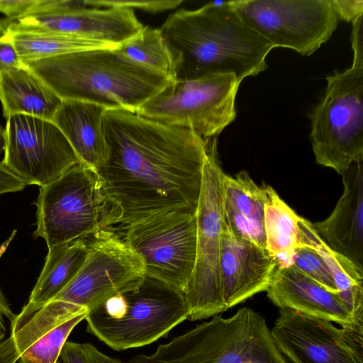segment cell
<instances>
[{"label":"cell","instance_id":"cell-25","mask_svg":"<svg viewBox=\"0 0 363 363\" xmlns=\"http://www.w3.org/2000/svg\"><path fill=\"white\" fill-rule=\"evenodd\" d=\"M118 49L130 59L175 80L173 57L159 28L144 26Z\"/></svg>","mask_w":363,"mask_h":363},{"label":"cell","instance_id":"cell-24","mask_svg":"<svg viewBox=\"0 0 363 363\" xmlns=\"http://www.w3.org/2000/svg\"><path fill=\"white\" fill-rule=\"evenodd\" d=\"M266 194L264 225L266 250L277 263V268L294 265L298 247V221L300 218L270 186L263 184Z\"/></svg>","mask_w":363,"mask_h":363},{"label":"cell","instance_id":"cell-35","mask_svg":"<svg viewBox=\"0 0 363 363\" xmlns=\"http://www.w3.org/2000/svg\"><path fill=\"white\" fill-rule=\"evenodd\" d=\"M362 18L363 16H360L352 22L351 43L354 52L352 63L358 65H363Z\"/></svg>","mask_w":363,"mask_h":363},{"label":"cell","instance_id":"cell-19","mask_svg":"<svg viewBox=\"0 0 363 363\" xmlns=\"http://www.w3.org/2000/svg\"><path fill=\"white\" fill-rule=\"evenodd\" d=\"M106 110L94 103L62 100L52 119L68 140L79 162L95 171L107 156L103 130Z\"/></svg>","mask_w":363,"mask_h":363},{"label":"cell","instance_id":"cell-7","mask_svg":"<svg viewBox=\"0 0 363 363\" xmlns=\"http://www.w3.org/2000/svg\"><path fill=\"white\" fill-rule=\"evenodd\" d=\"M324 96L310 113L317 164L342 175L363 160V65L326 77Z\"/></svg>","mask_w":363,"mask_h":363},{"label":"cell","instance_id":"cell-26","mask_svg":"<svg viewBox=\"0 0 363 363\" xmlns=\"http://www.w3.org/2000/svg\"><path fill=\"white\" fill-rule=\"evenodd\" d=\"M223 186L225 202L238 213L264 221L266 194L263 185L258 186L246 171L235 177L224 174Z\"/></svg>","mask_w":363,"mask_h":363},{"label":"cell","instance_id":"cell-34","mask_svg":"<svg viewBox=\"0 0 363 363\" xmlns=\"http://www.w3.org/2000/svg\"><path fill=\"white\" fill-rule=\"evenodd\" d=\"M18 52L11 42L0 39V72L23 67Z\"/></svg>","mask_w":363,"mask_h":363},{"label":"cell","instance_id":"cell-32","mask_svg":"<svg viewBox=\"0 0 363 363\" xmlns=\"http://www.w3.org/2000/svg\"><path fill=\"white\" fill-rule=\"evenodd\" d=\"M4 129L0 125V155L4 151ZM26 184L0 162V195L22 191Z\"/></svg>","mask_w":363,"mask_h":363},{"label":"cell","instance_id":"cell-12","mask_svg":"<svg viewBox=\"0 0 363 363\" xmlns=\"http://www.w3.org/2000/svg\"><path fill=\"white\" fill-rule=\"evenodd\" d=\"M241 19L274 48L309 56L328 41L339 18L331 0H237Z\"/></svg>","mask_w":363,"mask_h":363},{"label":"cell","instance_id":"cell-14","mask_svg":"<svg viewBox=\"0 0 363 363\" xmlns=\"http://www.w3.org/2000/svg\"><path fill=\"white\" fill-rule=\"evenodd\" d=\"M270 332L291 363H363V328L340 329L329 320L279 308Z\"/></svg>","mask_w":363,"mask_h":363},{"label":"cell","instance_id":"cell-22","mask_svg":"<svg viewBox=\"0 0 363 363\" xmlns=\"http://www.w3.org/2000/svg\"><path fill=\"white\" fill-rule=\"evenodd\" d=\"M298 230V247H311L321 257L332 273L340 299L355 323L363 325V273L350 259L331 249L306 219L299 218Z\"/></svg>","mask_w":363,"mask_h":363},{"label":"cell","instance_id":"cell-16","mask_svg":"<svg viewBox=\"0 0 363 363\" xmlns=\"http://www.w3.org/2000/svg\"><path fill=\"white\" fill-rule=\"evenodd\" d=\"M277 269L268 251L235 236L224 221L221 231L219 274L226 311L266 291Z\"/></svg>","mask_w":363,"mask_h":363},{"label":"cell","instance_id":"cell-8","mask_svg":"<svg viewBox=\"0 0 363 363\" xmlns=\"http://www.w3.org/2000/svg\"><path fill=\"white\" fill-rule=\"evenodd\" d=\"M224 172L218 158L217 140H207L201 193L196 212V255L192 276L184 292L190 320H199L226 311L219 274L224 217Z\"/></svg>","mask_w":363,"mask_h":363},{"label":"cell","instance_id":"cell-36","mask_svg":"<svg viewBox=\"0 0 363 363\" xmlns=\"http://www.w3.org/2000/svg\"><path fill=\"white\" fill-rule=\"evenodd\" d=\"M15 316L0 288V323L4 324L5 318L11 323Z\"/></svg>","mask_w":363,"mask_h":363},{"label":"cell","instance_id":"cell-31","mask_svg":"<svg viewBox=\"0 0 363 363\" xmlns=\"http://www.w3.org/2000/svg\"><path fill=\"white\" fill-rule=\"evenodd\" d=\"M37 0H0V11L7 18L6 24L28 16Z\"/></svg>","mask_w":363,"mask_h":363},{"label":"cell","instance_id":"cell-21","mask_svg":"<svg viewBox=\"0 0 363 363\" xmlns=\"http://www.w3.org/2000/svg\"><path fill=\"white\" fill-rule=\"evenodd\" d=\"M87 254L86 239H77L48 248L44 266L28 301L12 322L26 318L53 299L76 276Z\"/></svg>","mask_w":363,"mask_h":363},{"label":"cell","instance_id":"cell-30","mask_svg":"<svg viewBox=\"0 0 363 363\" xmlns=\"http://www.w3.org/2000/svg\"><path fill=\"white\" fill-rule=\"evenodd\" d=\"M183 2L184 0H84L86 6L138 9L151 13L174 9Z\"/></svg>","mask_w":363,"mask_h":363},{"label":"cell","instance_id":"cell-20","mask_svg":"<svg viewBox=\"0 0 363 363\" xmlns=\"http://www.w3.org/2000/svg\"><path fill=\"white\" fill-rule=\"evenodd\" d=\"M4 118L28 115L52 121L62 100L25 65L0 72Z\"/></svg>","mask_w":363,"mask_h":363},{"label":"cell","instance_id":"cell-29","mask_svg":"<svg viewBox=\"0 0 363 363\" xmlns=\"http://www.w3.org/2000/svg\"><path fill=\"white\" fill-rule=\"evenodd\" d=\"M60 357L62 363H123L102 353L91 343L68 341L65 343Z\"/></svg>","mask_w":363,"mask_h":363},{"label":"cell","instance_id":"cell-27","mask_svg":"<svg viewBox=\"0 0 363 363\" xmlns=\"http://www.w3.org/2000/svg\"><path fill=\"white\" fill-rule=\"evenodd\" d=\"M294 265L326 290L338 295L330 269L314 250L306 246L297 247L294 252Z\"/></svg>","mask_w":363,"mask_h":363},{"label":"cell","instance_id":"cell-2","mask_svg":"<svg viewBox=\"0 0 363 363\" xmlns=\"http://www.w3.org/2000/svg\"><path fill=\"white\" fill-rule=\"evenodd\" d=\"M159 29L173 57L174 81L233 74L241 82L267 69L274 48L241 19L230 1L181 9Z\"/></svg>","mask_w":363,"mask_h":363},{"label":"cell","instance_id":"cell-17","mask_svg":"<svg viewBox=\"0 0 363 363\" xmlns=\"http://www.w3.org/2000/svg\"><path fill=\"white\" fill-rule=\"evenodd\" d=\"M344 191L331 214L313 226L333 250L363 273V160L342 175Z\"/></svg>","mask_w":363,"mask_h":363},{"label":"cell","instance_id":"cell-1","mask_svg":"<svg viewBox=\"0 0 363 363\" xmlns=\"http://www.w3.org/2000/svg\"><path fill=\"white\" fill-rule=\"evenodd\" d=\"M107 156L96 172L119 226L165 213H196L207 139L124 109L103 118Z\"/></svg>","mask_w":363,"mask_h":363},{"label":"cell","instance_id":"cell-38","mask_svg":"<svg viewBox=\"0 0 363 363\" xmlns=\"http://www.w3.org/2000/svg\"><path fill=\"white\" fill-rule=\"evenodd\" d=\"M6 332V328L4 326V324L0 323V342L3 340L5 333Z\"/></svg>","mask_w":363,"mask_h":363},{"label":"cell","instance_id":"cell-9","mask_svg":"<svg viewBox=\"0 0 363 363\" xmlns=\"http://www.w3.org/2000/svg\"><path fill=\"white\" fill-rule=\"evenodd\" d=\"M240 84L233 74L173 81L135 113L160 123L189 129L205 140L216 138L235 118Z\"/></svg>","mask_w":363,"mask_h":363},{"label":"cell","instance_id":"cell-33","mask_svg":"<svg viewBox=\"0 0 363 363\" xmlns=\"http://www.w3.org/2000/svg\"><path fill=\"white\" fill-rule=\"evenodd\" d=\"M337 17L347 22H352L363 16L362 0H331Z\"/></svg>","mask_w":363,"mask_h":363},{"label":"cell","instance_id":"cell-4","mask_svg":"<svg viewBox=\"0 0 363 363\" xmlns=\"http://www.w3.org/2000/svg\"><path fill=\"white\" fill-rule=\"evenodd\" d=\"M128 363H291L279 350L265 318L243 307L213 316Z\"/></svg>","mask_w":363,"mask_h":363},{"label":"cell","instance_id":"cell-15","mask_svg":"<svg viewBox=\"0 0 363 363\" xmlns=\"http://www.w3.org/2000/svg\"><path fill=\"white\" fill-rule=\"evenodd\" d=\"M13 22L30 29L84 38L116 48L135 37L144 27L133 9L86 6L29 15Z\"/></svg>","mask_w":363,"mask_h":363},{"label":"cell","instance_id":"cell-6","mask_svg":"<svg viewBox=\"0 0 363 363\" xmlns=\"http://www.w3.org/2000/svg\"><path fill=\"white\" fill-rule=\"evenodd\" d=\"M39 188L34 236L48 248L86 239L120 223L121 211L105 194L96 171L81 163Z\"/></svg>","mask_w":363,"mask_h":363},{"label":"cell","instance_id":"cell-39","mask_svg":"<svg viewBox=\"0 0 363 363\" xmlns=\"http://www.w3.org/2000/svg\"><path fill=\"white\" fill-rule=\"evenodd\" d=\"M18 363H25L24 362H23L22 360H19V362Z\"/></svg>","mask_w":363,"mask_h":363},{"label":"cell","instance_id":"cell-23","mask_svg":"<svg viewBox=\"0 0 363 363\" xmlns=\"http://www.w3.org/2000/svg\"><path fill=\"white\" fill-rule=\"evenodd\" d=\"M4 38L14 45L23 65L28 62L77 51L116 48L100 41L25 28L16 22L7 24V33Z\"/></svg>","mask_w":363,"mask_h":363},{"label":"cell","instance_id":"cell-28","mask_svg":"<svg viewBox=\"0 0 363 363\" xmlns=\"http://www.w3.org/2000/svg\"><path fill=\"white\" fill-rule=\"evenodd\" d=\"M224 221L237 238L266 249L264 221L245 216L233 210L224 200Z\"/></svg>","mask_w":363,"mask_h":363},{"label":"cell","instance_id":"cell-11","mask_svg":"<svg viewBox=\"0 0 363 363\" xmlns=\"http://www.w3.org/2000/svg\"><path fill=\"white\" fill-rule=\"evenodd\" d=\"M119 228L123 241L143 260L145 275L184 294L196 261V213H160Z\"/></svg>","mask_w":363,"mask_h":363},{"label":"cell","instance_id":"cell-37","mask_svg":"<svg viewBox=\"0 0 363 363\" xmlns=\"http://www.w3.org/2000/svg\"><path fill=\"white\" fill-rule=\"evenodd\" d=\"M7 33V25L4 21L0 19V39L4 38Z\"/></svg>","mask_w":363,"mask_h":363},{"label":"cell","instance_id":"cell-10","mask_svg":"<svg viewBox=\"0 0 363 363\" xmlns=\"http://www.w3.org/2000/svg\"><path fill=\"white\" fill-rule=\"evenodd\" d=\"M108 229L86 238L88 254L82 267L49 301L67 318L88 313L110 296L137 285L145 276L141 258Z\"/></svg>","mask_w":363,"mask_h":363},{"label":"cell","instance_id":"cell-18","mask_svg":"<svg viewBox=\"0 0 363 363\" xmlns=\"http://www.w3.org/2000/svg\"><path fill=\"white\" fill-rule=\"evenodd\" d=\"M266 291L279 308L335 322L344 328H363L355 323L339 295L328 291L294 265L277 268Z\"/></svg>","mask_w":363,"mask_h":363},{"label":"cell","instance_id":"cell-3","mask_svg":"<svg viewBox=\"0 0 363 363\" xmlns=\"http://www.w3.org/2000/svg\"><path fill=\"white\" fill-rule=\"evenodd\" d=\"M62 100L135 112L173 81L118 48L81 50L24 65Z\"/></svg>","mask_w":363,"mask_h":363},{"label":"cell","instance_id":"cell-13","mask_svg":"<svg viewBox=\"0 0 363 363\" xmlns=\"http://www.w3.org/2000/svg\"><path fill=\"white\" fill-rule=\"evenodd\" d=\"M4 138L1 162L26 185L44 186L80 163L50 120L23 114L10 116Z\"/></svg>","mask_w":363,"mask_h":363},{"label":"cell","instance_id":"cell-5","mask_svg":"<svg viewBox=\"0 0 363 363\" xmlns=\"http://www.w3.org/2000/svg\"><path fill=\"white\" fill-rule=\"evenodd\" d=\"M188 315L184 293L145 275L137 285L89 311L84 320L87 332L121 351L165 337Z\"/></svg>","mask_w":363,"mask_h":363}]
</instances>
